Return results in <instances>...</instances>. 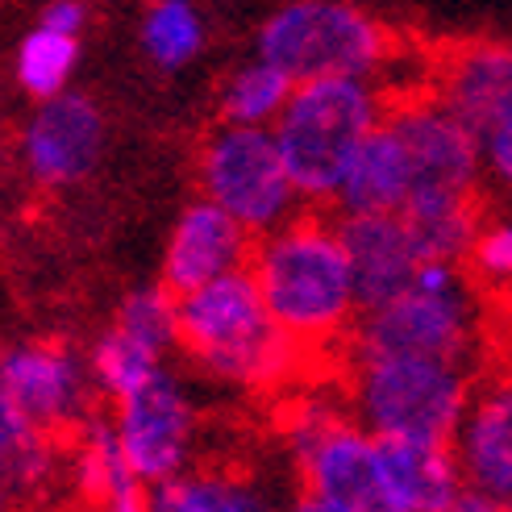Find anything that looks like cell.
I'll use <instances>...</instances> for the list:
<instances>
[{
    "mask_svg": "<svg viewBox=\"0 0 512 512\" xmlns=\"http://www.w3.org/2000/svg\"><path fill=\"white\" fill-rule=\"evenodd\" d=\"M250 275L271 321L304 350H346L363 304L346 259L342 225L325 213H300L254 242Z\"/></svg>",
    "mask_w": 512,
    "mask_h": 512,
    "instance_id": "1",
    "label": "cell"
},
{
    "mask_svg": "<svg viewBox=\"0 0 512 512\" xmlns=\"http://www.w3.org/2000/svg\"><path fill=\"white\" fill-rule=\"evenodd\" d=\"M475 392V367L404 354H342V400L375 442L454 446Z\"/></svg>",
    "mask_w": 512,
    "mask_h": 512,
    "instance_id": "2",
    "label": "cell"
},
{
    "mask_svg": "<svg viewBox=\"0 0 512 512\" xmlns=\"http://www.w3.org/2000/svg\"><path fill=\"white\" fill-rule=\"evenodd\" d=\"M179 350L217 383L267 392L296 379L304 350L271 321L250 271L179 296Z\"/></svg>",
    "mask_w": 512,
    "mask_h": 512,
    "instance_id": "3",
    "label": "cell"
},
{
    "mask_svg": "<svg viewBox=\"0 0 512 512\" xmlns=\"http://www.w3.org/2000/svg\"><path fill=\"white\" fill-rule=\"evenodd\" d=\"M492 334L496 304L475 288L467 267L425 263L404 296L358 317L342 354L438 358L479 371V354Z\"/></svg>",
    "mask_w": 512,
    "mask_h": 512,
    "instance_id": "4",
    "label": "cell"
},
{
    "mask_svg": "<svg viewBox=\"0 0 512 512\" xmlns=\"http://www.w3.org/2000/svg\"><path fill=\"white\" fill-rule=\"evenodd\" d=\"M400 38L383 17L350 0H288L254 30V59L284 71L292 84L375 80L400 59Z\"/></svg>",
    "mask_w": 512,
    "mask_h": 512,
    "instance_id": "5",
    "label": "cell"
},
{
    "mask_svg": "<svg viewBox=\"0 0 512 512\" xmlns=\"http://www.w3.org/2000/svg\"><path fill=\"white\" fill-rule=\"evenodd\" d=\"M392 113V92L375 80H317L296 84L275 146L304 204H334L358 150Z\"/></svg>",
    "mask_w": 512,
    "mask_h": 512,
    "instance_id": "6",
    "label": "cell"
},
{
    "mask_svg": "<svg viewBox=\"0 0 512 512\" xmlns=\"http://www.w3.org/2000/svg\"><path fill=\"white\" fill-rule=\"evenodd\" d=\"M279 438L296 467L300 492L346 512H400L383 479L379 442L350 417L338 392H304L288 404Z\"/></svg>",
    "mask_w": 512,
    "mask_h": 512,
    "instance_id": "7",
    "label": "cell"
},
{
    "mask_svg": "<svg viewBox=\"0 0 512 512\" xmlns=\"http://www.w3.org/2000/svg\"><path fill=\"white\" fill-rule=\"evenodd\" d=\"M196 196L213 200L250 238H267L300 217V192L271 130L213 125L196 146Z\"/></svg>",
    "mask_w": 512,
    "mask_h": 512,
    "instance_id": "8",
    "label": "cell"
},
{
    "mask_svg": "<svg viewBox=\"0 0 512 512\" xmlns=\"http://www.w3.org/2000/svg\"><path fill=\"white\" fill-rule=\"evenodd\" d=\"M0 392L50 438L80 433L96 417V375L88 354L63 338H30L0 350Z\"/></svg>",
    "mask_w": 512,
    "mask_h": 512,
    "instance_id": "9",
    "label": "cell"
},
{
    "mask_svg": "<svg viewBox=\"0 0 512 512\" xmlns=\"http://www.w3.org/2000/svg\"><path fill=\"white\" fill-rule=\"evenodd\" d=\"M196 425V400L175 367L159 371L146 388L113 404L117 442L142 488H163L192 471Z\"/></svg>",
    "mask_w": 512,
    "mask_h": 512,
    "instance_id": "10",
    "label": "cell"
},
{
    "mask_svg": "<svg viewBox=\"0 0 512 512\" xmlns=\"http://www.w3.org/2000/svg\"><path fill=\"white\" fill-rule=\"evenodd\" d=\"M388 121L413 163V200L483 192V142L429 88L392 96Z\"/></svg>",
    "mask_w": 512,
    "mask_h": 512,
    "instance_id": "11",
    "label": "cell"
},
{
    "mask_svg": "<svg viewBox=\"0 0 512 512\" xmlns=\"http://www.w3.org/2000/svg\"><path fill=\"white\" fill-rule=\"evenodd\" d=\"M109 146V117L88 92L34 105L17 134V163L34 188L67 192L96 175Z\"/></svg>",
    "mask_w": 512,
    "mask_h": 512,
    "instance_id": "12",
    "label": "cell"
},
{
    "mask_svg": "<svg viewBox=\"0 0 512 512\" xmlns=\"http://www.w3.org/2000/svg\"><path fill=\"white\" fill-rule=\"evenodd\" d=\"M429 92L483 142L512 125V38H467L429 67Z\"/></svg>",
    "mask_w": 512,
    "mask_h": 512,
    "instance_id": "13",
    "label": "cell"
},
{
    "mask_svg": "<svg viewBox=\"0 0 512 512\" xmlns=\"http://www.w3.org/2000/svg\"><path fill=\"white\" fill-rule=\"evenodd\" d=\"M254 242L259 238H250L246 229L229 213H221L213 200L192 196L184 209H179L171 234H167L159 284L171 296H192L225 275L250 271Z\"/></svg>",
    "mask_w": 512,
    "mask_h": 512,
    "instance_id": "14",
    "label": "cell"
},
{
    "mask_svg": "<svg viewBox=\"0 0 512 512\" xmlns=\"http://www.w3.org/2000/svg\"><path fill=\"white\" fill-rule=\"evenodd\" d=\"M454 458L467 492L512 512V396L496 371L479 379L471 413L454 438Z\"/></svg>",
    "mask_w": 512,
    "mask_h": 512,
    "instance_id": "15",
    "label": "cell"
},
{
    "mask_svg": "<svg viewBox=\"0 0 512 512\" xmlns=\"http://www.w3.org/2000/svg\"><path fill=\"white\" fill-rule=\"evenodd\" d=\"M338 225L363 313H375L413 288L425 259L404 217H338Z\"/></svg>",
    "mask_w": 512,
    "mask_h": 512,
    "instance_id": "16",
    "label": "cell"
},
{
    "mask_svg": "<svg viewBox=\"0 0 512 512\" xmlns=\"http://www.w3.org/2000/svg\"><path fill=\"white\" fill-rule=\"evenodd\" d=\"M408 200H413V163L392 121H383L350 163L334 209L338 217H400Z\"/></svg>",
    "mask_w": 512,
    "mask_h": 512,
    "instance_id": "17",
    "label": "cell"
},
{
    "mask_svg": "<svg viewBox=\"0 0 512 512\" xmlns=\"http://www.w3.org/2000/svg\"><path fill=\"white\" fill-rule=\"evenodd\" d=\"M383 479L400 512H446L467 492L454 446L438 442H379Z\"/></svg>",
    "mask_w": 512,
    "mask_h": 512,
    "instance_id": "18",
    "label": "cell"
},
{
    "mask_svg": "<svg viewBox=\"0 0 512 512\" xmlns=\"http://www.w3.org/2000/svg\"><path fill=\"white\" fill-rule=\"evenodd\" d=\"M155 512H288L267 483L229 467H192L163 488H150Z\"/></svg>",
    "mask_w": 512,
    "mask_h": 512,
    "instance_id": "19",
    "label": "cell"
},
{
    "mask_svg": "<svg viewBox=\"0 0 512 512\" xmlns=\"http://www.w3.org/2000/svg\"><path fill=\"white\" fill-rule=\"evenodd\" d=\"M67 463L71 458L63 454L59 438L30 425L13 408V400L0 392V483L13 492V500L50 492L63 479Z\"/></svg>",
    "mask_w": 512,
    "mask_h": 512,
    "instance_id": "20",
    "label": "cell"
},
{
    "mask_svg": "<svg viewBox=\"0 0 512 512\" xmlns=\"http://www.w3.org/2000/svg\"><path fill=\"white\" fill-rule=\"evenodd\" d=\"M400 217L425 263L467 267L479 225L488 213H483L479 196H438V200H413Z\"/></svg>",
    "mask_w": 512,
    "mask_h": 512,
    "instance_id": "21",
    "label": "cell"
},
{
    "mask_svg": "<svg viewBox=\"0 0 512 512\" xmlns=\"http://www.w3.org/2000/svg\"><path fill=\"white\" fill-rule=\"evenodd\" d=\"M296 84L284 71H275L263 59H242L234 71H225L217 84V125H234V130H275L284 117Z\"/></svg>",
    "mask_w": 512,
    "mask_h": 512,
    "instance_id": "22",
    "label": "cell"
},
{
    "mask_svg": "<svg viewBox=\"0 0 512 512\" xmlns=\"http://www.w3.org/2000/svg\"><path fill=\"white\" fill-rule=\"evenodd\" d=\"M138 46L155 71H184L209 46V21L188 0H155L138 21Z\"/></svg>",
    "mask_w": 512,
    "mask_h": 512,
    "instance_id": "23",
    "label": "cell"
},
{
    "mask_svg": "<svg viewBox=\"0 0 512 512\" xmlns=\"http://www.w3.org/2000/svg\"><path fill=\"white\" fill-rule=\"evenodd\" d=\"M75 67H80V38L55 34V30H46V25L34 21L17 42L13 80L34 105H46V100H59L71 92Z\"/></svg>",
    "mask_w": 512,
    "mask_h": 512,
    "instance_id": "24",
    "label": "cell"
},
{
    "mask_svg": "<svg viewBox=\"0 0 512 512\" xmlns=\"http://www.w3.org/2000/svg\"><path fill=\"white\" fill-rule=\"evenodd\" d=\"M88 363H92V375H96V388L100 396H109L113 404L134 396L138 388H146L150 379H155L159 371L171 367V358L146 350L138 342H130L125 334H117V329H100L96 342L88 346Z\"/></svg>",
    "mask_w": 512,
    "mask_h": 512,
    "instance_id": "25",
    "label": "cell"
},
{
    "mask_svg": "<svg viewBox=\"0 0 512 512\" xmlns=\"http://www.w3.org/2000/svg\"><path fill=\"white\" fill-rule=\"evenodd\" d=\"M109 325L130 342L171 358V350H179V296H171L163 284L130 288L117 300Z\"/></svg>",
    "mask_w": 512,
    "mask_h": 512,
    "instance_id": "26",
    "label": "cell"
},
{
    "mask_svg": "<svg viewBox=\"0 0 512 512\" xmlns=\"http://www.w3.org/2000/svg\"><path fill=\"white\" fill-rule=\"evenodd\" d=\"M467 275L475 279V288L492 304L512 296V209L508 204L483 217L479 238H475L471 259H467Z\"/></svg>",
    "mask_w": 512,
    "mask_h": 512,
    "instance_id": "27",
    "label": "cell"
},
{
    "mask_svg": "<svg viewBox=\"0 0 512 512\" xmlns=\"http://www.w3.org/2000/svg\"><path fill=\"white\" fill-rule=\"evenodd\" d=\"M483 188H492L512 209V125L483 138Z\"/></svg>",
    "mask_w": 512,
    "mask_h": 512,
    "instance_id": "28",
    "label": "cell"
},
{
    "mask_svg": "<svg viewBox=\"0 0 512 512\" xmlns=\"http://www.w3.org/2000/svg\"><path fill=\"white\" fill-rule=\"evenodd\" d=\"M38 25H46V30H55V34H67V38H80L88 25V5H80V0H50L38 13Z\"/></svg>",
    "mask_w": 512,
    "mask_h": 512,
    "instance_id": "29",
    "label": "cell"
},
{
    "mask_svg": "<svg viewBox=\"0 0 512 512\" xmlns=\"http://www.w3.org/2000/svg\"><path fill=\"white\" fill-rule=\"evenodd\" d=\"M288 512H346V508L329 504V500H317V496H309V492H296V496L288 500Z\"/></svg>",
    "mask_w": 512,
    "mask_h": 512,
    "instance_id": "30",
    "label": "cell"
},
{
    "mask_svg": "<svg viewBox=\"0 0 512 512\" xmlns=\"http://www.w3.org/2000/svg\"><path fill=\"white\" fill-rule=\"evenodd\" d=\"M496 334H500V342L512 350V296L496 304Z\"/></svg>",
    "mask_w": 512,
    "mask_h": 512,
    "instance_id": "31",
    "label": "cell"
},
{
    "mask_svg": "<svg viewBox=\"0 0 512 512\" xmlns=\"http://www.w3.org/2000/svg\"><path fill=\"white\" fill-rule=\"evenodd\" d=\"M9 508H13V492L0 483V512H9Z\"/></svg>",
    "mask_w": 512,
    "mask_h": 512,
    "instance_id": "32",
    "label": "cell"
},
{
    "mask_svg": "<svg viewBox=\"0 0 512 512\" xmlns=\"http://www.w3.org/2000/svg\"><path fill=\"white\" fill-rule=\"evenodd\" d=\"M496 375H500V379H504V388H508V396H512V363H504V367H500V371H496Z\"/></svg>",
    "mask_w": 512,
    "mask_h": 512,
    "instance_id": "33",
    "label": "cell"
}]
</instances>
